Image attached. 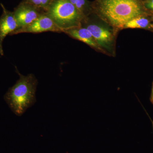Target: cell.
Instances as JSON below:
<instances>
[{"label": "cell", "instance_id": "cell-7", "mask_svg": "<svg viewBox=\"0 0 153 153\" xmlns=\"http://www.w3.org/2000/svg\"><path fill=\"white\" fill-rule=\"evenodd\" d=\"M3 13L0 17V55H4L3 43L7 35H10L18 29L16 21L13 13L8 10L2 4H1Z\"/></svg>", "mask_w": 153, "mask_h": 153}, {"label": "cell", "instance_id": "cell-5", "mask_svg": "<svg viewBox=\"0 0 153 153\" xmlns=\"http://www.w3.org/2000/svg\"><path fill=\"white\" fill-rule=\"evenodd\" d=\"M46 32L62 33V30L55 25L47 12L29 25L17 29L10 36L22 33H39Z\"/></svg>", "mask_w": 153, "mask_h": 153}, {"label": "cell", "instance_id": "cell-6", "mask_svg": "<svg viewBox=\"0 0 153 153\" xmlns=\"http://www.w3.org/2000/svg\"><path fill=\"white\" fill-rule=\"evenodd\" d=\"M46 12L47 11L43 9L22 1L15 8L13 13L16 21L18 29H19L32 23Z\"/></svg>", "mask_w": 153, "mask_h": 153}, {"label": "cell", "instance_id": "cell-9", "mask_svg": "<svg viewBox=\"0 0 153 153\" xmlns=\"http://www.w3.org/2000/svg\"><path fill=\"white\" fill-rule=\"evenodd\" d=\"M150 25L149 20L143 16H141L129 21L123 29H146L149 27Z\"/></svg>", "mask_w": 153, "mask_h": 153}, {"label": "cell", "instance_id": "cell-11", "mask_svg": "<svg viewBox=\"0 0 153 153\" xmlns=\"http://www.w3.org/2000/svg\"><path fill=\"white\" fill-rule=\"evenodd\" d=\"M72 4L84 17H86L87 3L86 0H69Z\"/></svg>", "mask_w": 153, "mask_h": 153}, {"label": "cell", "instance_id": "cell-2", "mask_svg": "<svg viewBox=\"0 0 153 153\" xmlns=\"http://www.w3.org/2000/svg\"><path fill=\"white\" fill-rule=\"evenodd\" d=\"M16 69L19 79L9 88L4 99L13 112L21 116L36 102L38 80L34 74L25 76L21 74L16 67Z\"/></svg>", "mask_w": 153, "mask_h": 153}, {"label": "cell", "instance_id": "cell-3", "mask_svg": "<svg viewBox=\"0 0 153 153\" xmlns=\"http://www.w3.org/2000/svg\"><path fill=\"white\" fill-rule=\"evenodd\" d=\"M47 13L63 33L80 27L85 18L69 0H53Z\"/></svg>", "mask_w": 153, "mask_h": 153}, {"label": "cell", "instance_id": "cell-4", "mask_svg": "<svg viewBox=\"0 0 153 153\" xmlns=\"http://www.w3.org/2000/svg\"><path fill=\"white\" fill-rule=\"evenodd\" d=\"M81 26L84 27L90 32L99 47L107 51L112 50L114 36L111 30L101 25L88 23L84 19Z\"/></svg>", "mask_w": 153, "mask_h": 153}, {"label": "cell", "instance_id": "cell-8", "mask_svg": "<svg viewBox=\"0 0 153 153\" xmlns=\"http://www.w3.org/2000/svg\"><path fill=\"white\" fill-rule=\"evenodd\" d=\"M63 33H66L71 38L82 41L94 49L102 50L99 47L90 32L86 28L82 26L71 28L65 30Z\"/></svg>", "mask_w": 153, "mask_h": 153}, {"label": "cell", "instance_id": "cell-10", "mask_svg": "<svg viewBox=\"0 0 153 153\" xmlns=\"http://www.w3.org/2000/svg\"><path fill=\"white\" fill-rule=\"evenodd\" d=\"M53 0H22L23 1L29 3L37 7L47 11Z\"/></svg>", "mask_w": 153, "mask_h": 153}, {"label": "cell", "instance_id": "cell-1", "mask_svg": "<svg viewBox=\"0 0 153 153\" xmlns=\"http://www.w3.org/2000/svg\"><path fill=\"white\" fill-rule=\"evenodd\" d=\"M94 8L99 17L115 30L123 29L129 21L143 13L139 0H95Z\"/></svg>", "mask_w": 153, "mask_h": 153}, {"label": "cell", "instance_id": "cell-14", "mask_svg": "<svg viewBox=\"0 0 153 153\" xmlns=\"http://www.w3.org/2000/svg\"><path fill=\"white\" fill-rule=\"evenodd\" d=\"M149 118H150V120H151V121H152V123L153 127V121L152 120V119H151L150 117H149Z\"/></svg>", "mask_w": 153, "mask_h": 153}, {"label": "cell", "instance_id": "cell-12", "mask_svg": "<svg viewBox=\"0 0 153 153\" xmlns=\"http://www.w3.org/2000/svg\"><path fill=\"white\" fill-rule=\"evenodd\" d=\"M150 101L153 104V82L152 86V92H151Z\"/></svg>", "mask_w": 153, "mask_h": 153}, {"label": "cell", "instance_id": "cell-13", "mask_svg": "<svg viewBox=\"0 0 153 153\" xmlns=\"http://www.w3.org/2000/svg\"><path fill=\"white\" fill-rule=\"evenodd\" d=\"M149 8L152 9V10H153V5L150 6V7H149Z\"/></svg>", "mask_w": 153, "mask_h": 153}]
</instances>
